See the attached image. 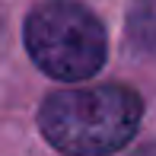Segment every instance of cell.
I'll return each mask as SVG.
<instances>
[{
	"mask_svg": "<svg viewBox=\"0 0 156 156\" xmlns=\"http://www.w3.org/2000/svg\"><path fill=\"white\" fill-rule=\"evenodd\" d=\"M26 51L51 80L80 83L102 70L108 35L102 19L76 0H45L26 16Z\"/></svg>",
	"mask_w": 156,
	"mask_h": 156,
	"instance_id": "2",
	"label": "cell"
},
{
	"mask_svg": "<svg viewBox=\"0 0 156 156\" xmlns=\"http://www.w3.org/2000/svg\"><path fill=\"white\" fill-rule=\"evenodd\" d=\"M127 32H131L134 48L156 54V0H134L131 16H127Z\"/></svg>",
	"mask_w": 156,
	"mask_h": 156,
	"instance_id": "3",
	"label": "cell"
},
{
	"mask_svg": "<svg viewBox=\"0 0 156 156\" xmlns=\"http://www.w3.org/2000/svg\"><path fill=\"white\" fill-rule=\"evenodd\" d=\"M140 118L144 99L118 83L61 89L38 108L45 140L64 156H108L121 150L137 134Z\"/></svg>",
	"mask_w": 156,
	"mask_h": 156,
	"instance_id": "1",
	"label": "cell"
},
{
	"mask_svg": "<svg viewBox=\"0 0 156 156\" xmlns=\"http://www.w3.org/2000/svg\"><path fill=\"white\" fill-rule=\"evenodd\" d=\"M134 156H156V144H153V147H144V150H137Z\"/></svg>",
	"mask_w": 156,
	"mask_h": 156,
	"instance_id": "4",
	"label": "cell"
}]
</instances>
